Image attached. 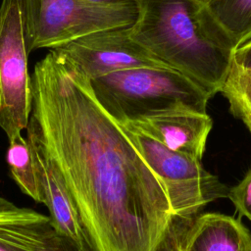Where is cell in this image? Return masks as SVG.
<instances>
[{
  "instance_id": "obj_1",
  "label": "cell",
  "mask_w": 251,
  "mask_h": 251,
  "mask_svg": "<svg viewBox=\"0 0 251 251\" xmlns=\"http://www.w3.org/2000/svg\"><path fill=\"white\" fill-rule=\"evenodd\" d=\"M31 150L58 173L96 251H152L173 215L167 194L89 80L50 50L33 69Z\"/></svg>"
},
{
  "instance_id": "obj_2",
  "label": "cell",
  "mask_w": 251,
  "mask_h": 251,
  "mask_svg": "<svg viewBox=\"0 0 251 251\" xmlns=\"http://www.w3.org/2000/svg\"><path fill=\"white\" fill-rule=\"evenodd\" d=\"M131 38L211 97L221 91L235 49L198 0H141Z\"/></svg>"
},
{
  "instance_id": "obj_3",
  "label": "cell",
  "mask_w": 251,
  "mask_h": 251,
  "mask_svg": "<svg viewBox=\"0 0 251 251\" xmlns=\"http://www.w3.org/2000/svg\"><path fill=\"white\" fill-rule=\"evenodd\" d=\"M102 109L118 124L132 123L160 112L186 108L207 113L211 96L169 68H133L89 80Z\"/></svg>"
},
{
  "instance_id": "obj_4",
  "label": "cell",
  "mask_w": 251,
  "mask_h": 251,
  "mask_svg": "<svg viewBox=\"0 0 251 251\" xmlns=\"http://www.w3.org/2000/svg\"><path fill=\"white\" fill-rule=\"evenodd\" d=\"M119 125L161 182L173 214L198 216L209 203L227 197L229 187L200 159L168 148L129 123Z\"/></svg>"
},
{
  "instance_id": "obj_5",
  "label": "cell",
  "mask_w": 251,
  "mask_h": 251,
  "mask_svg": "<svg viewBox=\"0 0 251 251\" xmlns=\"http://www.w3.org/2000/svg\"><path fill=\"white\" fill-rule=\"evenodd\" d=\"M25 38L29 54L50 50L87 34L131 26L137 7L102 6L85 0H25Z\"/></svg>"
},
{
  "instance_id": "obj_6",
  "label": "cell",
  "mask_w": 251,
  "mask_h": 251,
  "mask_svg": "<svg viewBox=\"0 0 251 251\" xmlns=\"http://www.w3.org/2000/svg\"><path fill=\"white\" fill-rule=\"evenodd\" d=\"M24 5L2 0L0 6V127L8 139L26 128L31 108Z\"/></svg>"
},
{
  "instance_id": "obj_7",
  "label": "cell",
  "mask_w": 251,
  "mask_h": 251,
  "mask_svg": "<svg viewBox=\"0 0 251 251\" xmlns=\"http://www.w3.org/2000/svg\"><path fill=\"white\" fill-rule=\"evenodd\" d=\"M52 50L88 80L133 68H168L131 38L129 26L96 31Z\"/></svg>"
},
{
  "instance_id": "obj_8",
  "label": "cell",
  "mask_w": 251,
  "mask_h": 251,
  "mask_svg": "<svg viewBox=\"0 0 251 251\" xmlns=\"http://www.w3.org/2000/svg\"><path fill=\"white\" fill-rule=\"evenodd\" d=\"M0 251H80L50 219L0 196Z\"/></svg>"
},
{
  "instance_id": "obj_9",
  "label": "cell",
  "mask_w": 251,
  "mask_h": 251,
  "mask_svg": "<svg viewBox=\"0 0 251 251\" xmlns=\"http://www.w3.org/2000/svg\"><path fill=\"white\" fill-rule=\"evenodd\" d=\"M129 124L168 148L200 160L213 126L207 113L186 108L160 112Z\"/></svg>"
},
{
  "instance_id": "obj_10",
  "label": "cell",
  "mask_w": 251,
  "mask_h": 251,
  "mask_svg": "<svg viewBox=\"0 0 251 251\" xmlns=\"http://www.w3.org/2000/svg\"><path fill=\"white\" fill-rule=\"evenodd\" d=\"M31 155L42 194V204L47 207L56 231L82 247H93L77 209L56 170L33 150Z\"/></svg>"
},
{
  "instance_id": "obj_11",
  "label": "cell",
  "mask_w": 251,
  "mask_h": 251,
  "mask_svg": "<svg viewBox=\"0 0 251 251\" xmlns=\"http://www.w3.org/2000/svg\"><path fill=\"white\" fill-rule=\"evenodd\" d=\"M188 251H251V233L234 217L200 214L194 223Z\"/></svg>"
},
{
  "instance_id": "obj_12",
  "label": "cell",
  "mask_w": 251,
  "mask_h": 251,
  "mask_svg": "<svg viewBox=\"0 0 251 251\" xmlns=\"http://www.w3.org/2000/svg\"><path fill=\"white\" fill-rule=\"evenodd\" d=\"M206 6L235 48L251 38V0H210Z\"/></svg>"
},
{
  "instance_id": "obj_13",
  "label": "cell",
  "mask_w": 251,
  "mask_h": 251,
  "mask_svg": "<svg viewBox=\"0 0 251 251\" xmlns=\"http://www.w3.org/2000/svg\"><path fill=\"white\" fill-rule=\"evenodd\" d=\"M8 140L7 163L13 179L25 195L42 203V194L26 138L20 132Z\"/></svg>"
},
{
  "instance_id": "obj_14",
  "label": "cell",
  "mask_w": 251,
  "mask_h": 251,
  "mask_svg": "<svg viewBox=\"0 0 251 251\" xmlns=\"http://www.w3.org/2000/svg\"><path fill=\"white\" fill-rule=\"evenodd\" d=\"M220 92L226 98L234 117L251 115V70L240 68L231 61Z\"/></svg>"
},
{
  "instance_id": "obj_15",
  "label": "cell",
  "mask_w": 251,
  "mask_h": 251,
  "mask_svg": "<svg viewBox=\"0 0 251 251\" xmlns=\"http://www.w3.org/2000/svg\"><path fill=\"white\" fill-rule=\"evenodd\" d=\"M196 218L197 216L184 217L173 214L163 235L152 251H188Z\"/></svg>"
},
{
  "instance_id": "obj_16",
  "label": "cell",
  "mask_w": 251,
  "mask_h": 251,
  "mask_svg": "<svg viewBox=\"0 0 251 251\" xmlns=\"http://www.w3.org/2000/svg\"><path fill=\"white\" fill-rule=\"evenodd\" d=\"M227 197L234 205L238 219L246 217L251 222V169L236 185L229 188Z\"/></svg>"
},
{
  "instance_id": "obj_17",
  "label": "cell",
  "mask_w": 251,
  "mask_h": 251,
  "mask_svg": "<svg viewBox=\"0 0 251 251\" xmlns=\"http://www.w3.org/2000/svg\"><path fill=\"white\" fill-rule=\"evenodd\" d=\"M232 62L240 68L251 70V38L234 49Z\"/></svg>"
},
{
  "instance_id": "obj_18",
  "label": "cell",
  "mask_w": 251,
  "mask_h": 251,
  "mask_svg": "<svg viewBox=\"0 0 251 251\" xmlns=\"http://www.w3.org/2000/svg\"><path fill=\"white\" fill-rule=\"evenodd\" d=\"M93 4L102 6H118V7H137L139 8L141 0H85Z\"/></svg>"
},
{
  "instance_id": "obj_19",
  "label": "cell",
  "mask_w": 251,
  "mask_h": 251,
  "mask_svg": "<svg viewBox=\"0 0 251 251\" xmlns=\"http://www.w3.org/2000/svg\"><path fill=\"white\" fill-rule=\"evenodd\" d=\"M240 120L243 122V124L246 126V127L251 132V115H246V116L240 118Z\"/></svg>"
},
{
  "instance_id": "obj_20",
  "label": "cell",
  "mask_w": 251,
  "mask_h": 251,
  "mask_svg": "<svg viewBox=\"0 0 251 251\" xmlns=\"http://www.w3.org/2000/svg\"><path fill=\"white\" fill-rule=\"evenodd\" d=\"M198 1H200V2H202V3H204V4H206V3H208L210 0H198Z\"/></svg>"
}]
</instances>
